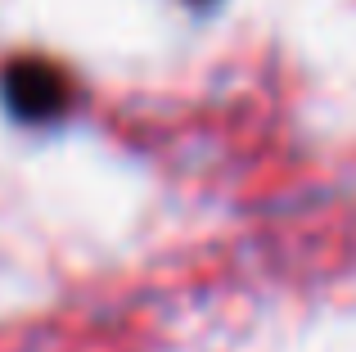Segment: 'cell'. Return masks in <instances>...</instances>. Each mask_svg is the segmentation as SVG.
<instances>
[{"label": "cell", "mask_w": 356, "mask_h": 352, "mask_svg": "<svg viewBox=\"0 0 356 352\" xmlns=\"http://www.w3.org/2000/svg\"><path fill=\"white\" fill-rule=\"evenodd\" d=\"M0 99H5L14 122L45 127V122H59V118L68 113L72 81L54 59L18 54V59H9L5 72H0Z\"/></svg>", "instance_id": "obj_1"}, {"label": "cell", "mask_w": 356, "mask_h": 352, "mask_svg": "<svg viewBox=\"0 0 356 352\" xmlns=\"http://www.w3.org/2000/svg\"><path fill=\"white\" fill-rule=\"evenodd\" d=\"M190 5H212V0H190Z\"/></svg>", "instance_id": "obj_2"}]
</instances>
